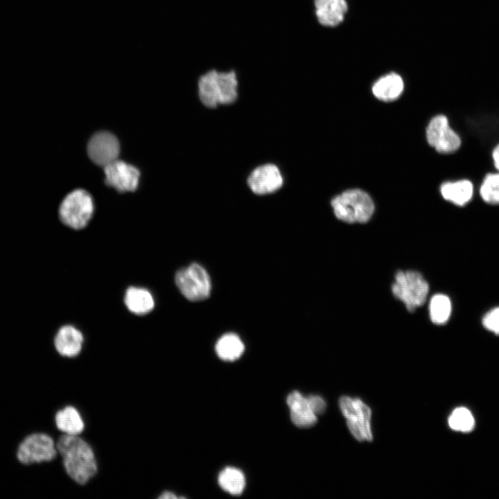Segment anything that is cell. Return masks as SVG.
Instances as JSON below:
<instances>
[{"label":"cell","instance_id":"1","mask_svg":"<svg viewBox=\"0 0 499 499\" xmlns=\"http://www.w3.org/2000/svg\"><path fill=\"white\" fill-rule=\"evenodd\" d=\"M58 455L67 475L80 485L87 484L98 471L94 452L78 435L62 434L55 441Z\"/></svg>","mask_w":499,"mask_h":499},{"label":"cell","instance_id":"16","mask_svg":"<svg viewBox=\"0 0 499 499\" xmlns=\"http://www.w3.org/2000/svg\"><path fill=\"white\" fill-rule=\"evenodd\" d=\"M124 303L131 313L137 315L148 314L155 307V300L150 292L144 288L135 286L126 290Z\"/></svg>","mask_w":499,"mask_h":499},{"label":"cell","instance_id":"29","mask_svg":"<svg viewBox=\"0 0 499 499\" xmlns=\"http://www.w3.org/2000/svg\"><path fill=\"white\" fill-rule=\"evenodd\" d=\"M179 497L176 496L174 493L168 491H166L164 492H162L158 497V499H174V498H178Z\"/></svg>","mask_w":499,"mask_h":499},{"label":"cell","instance_id":"6","mask_svg":"<svg viewBox=\"0 0 499 499\" xmlns=\"http://www.w3.org/2000/svg\"><path fill=\"white\" fill-rule=\"evenodd\" d=\"M91 196L83 189H76L62 200L59 217L62 223L75 229H82L88 224L94 213Z\"/></svg>","mask_w":499,"mask_h":499},{"label":"cell","instance_id":"7","mask_svg":"<svg viewBox=\"0 0 499 499\" xmlns=\"http://www.w3.org/2000/svg\"><path fill=\"white\" fill-rule=\"evenodd\" d=\"M339 406L352 435L359 441H372L369 407L360 399L347 396L340 397Z\"/></svg>","mask_w":499,"mask_h":499},{"label":"cell","instance_id":"15","mask_svg":"<svg viewBox=\"0 0 499 499\" xmlns=\"http://www.w3.org/2000/svg\"><path fill=\"white\" fill-rule=\"evenodd\" d=\"M56 429L62 434L79 435L85 428L84 421L78 410L72 405L58 410L53 417Z\"/></svg>","mask_w":499,"mask_h":499},{"label":"cell","instance_id":"19","mask_svg":"<svg viewBox=\"0 0 499 499\" xmlns=\"http://www.w3.org/2000/svg\"><path fill=\"white\" fill-rule=\"evenodd\" d=\"M244 350L243 342L236 334L232 333L223 335L216 344L218 356L226 361H234L238 359Z\"/></svg>","mask_w":499,"mask_h":499},{"label":"cell","instance_id":"5","mask_svg":"<svg viewBox=\"0 0 499 499\" xmlns=\"http://www.w3.org/2000/svg\"><path fill=\"white\" fill-rule=\"evenodd\" d=\"M428 291V282L417 271H398L392 285L393 295L405 304L409 312L425 304Z\"/></svg>","mask_w":499,"mask_h":499},{"label":"cell","instance_id":"3","mask_svg":"<svg viewBox=\"0 0 499 499\" xmlns=\"http://www.w3.org/2000/svg\"><path fill=\"white\" fill-rule=\"evenodd\" d=\"M331 206L336 218L348 223H365L374 211L371 197L360 189L347 190L335 197Z\"/></svg>","mask_w":499,"mask_h":499},{"label":"cell","instance_id":"23","mask_svg":"<svg viewBox=\"0 0 499 499\" xmlns=\"http://www.w3.org/2000/svg\"><path fill=\"white\" fill-rule=\"evenodd\" d=\"M474 423L471 412L464 407L455 409L448 418L450 428L456 431L469 432L473 428Z\"/></svg>","mask_w":499,"mask_h":499},{"label":"cell","instance_id":"21","mask_svg":"<svg viewBox=\"0 0 499 499\" xmlns=\"http://www.w3.org/2000/svg\"><path fill=\"white\" fill-rule=\"evenodd\" d=\"M451 313V302L445 295H435L429 303V315L430 320L437 325L447 322Z\"/></svg>","mask_w":499,"mask_h":499},{"label":"cell","instance_id":"8","mask_svg":"<svg viewBox=\"0 0 499 499\" xmlns=\"http://www.w3.org/2000/svg\"><path fill=\"white\" fill-rule=\"evenodd\" d=\"M175 281L181 293L188 300L201 301L210 295V277L206 270L199 264L192 263L177 271Z\"/></svg>","mask_w":499,"mask_h":499},{"label":"cell","instance_id":"20","mask_svg":"<svg viewBox=\"0 0 499 499\" xmlns=\"http://www.w3.org/2000/svg\"><path fill=\"white\" fill-rule=\"evenodd\" d=\"M218 483L221 488L232 495H240L245 486L244 474L238 469L226 467L218 475Z\"/></svg>","mask_w":499,"mask_h":499},{"label":"cell","instance_id":"2","mask_svg":"<svg viewBox=\"0 0 499 499\" xmlns=\"http://www.w3.org/2000/svg\"><path fill=\"white\" fill-rule=\"evenodd\" d=\"M198 94L202 104L209 108L234 103L238 96V80L234 71L211 70L200 78Z\"/></svg>","mask_w":499,"mask_h":499},{"label":"cell","instance_id":"17","mask_svg":"<svg viewBox=\"0 0 499 499\" xmlns=\"http://www.w3.org/2000/svg\"><path fill=\"white\" fill-rule=\"evenodd\" d=\"M440 192L445 200L456 205L463 206L471 200L473 185L468 180L448 182L441 184Z\"/></svg>","mask_w":499,"mask_h":499},{"label":"cell","instance_id":"13","mask_svg":"<svg viewBox=\"0 0 499 499\" xmlns=\"http://www.w3.org/2000/svg\"><path fill=\"white\" fill-rule=\"evenodd\" d=\"M83 341V335L78 329L71 325H64L56 332L53 346L60 356L73 358L81 351Z\"/></svg>","mask_w":499,"mask_h":499},{"label":"cell","instance_id":"18","mask_svg":"<svg viewBox=\"0 0 499 499\" xmlns=\"http://www.w3.org/2000/svg\"><path fill=\"white\" fill-rule=\"evenodd\" d=\"M403 82L401 76L391 73L379 78L373 85L374 95L383 101L397 99L403 90Z\"/></svg>","mask_w":499,"mask_h":499},{"label":"cell","instance_id":"22","mask_svg":"<svg viewBox=\"0 0 499 499\" xmlns=\"http://www.w3.org/2000/svg\"><path fill=\"white\" fill-rule=\"evenodd\" d=\"M482 199L490 204H499V173H489L480 187Z\"/></svg>","mask_w":499,"mask_h":499},{"label":"cell","instance_id":"9","mask_svg":"<svg viewBox=\"0 0 499 499\" xmlns=\"http://www.w3.org/2000/svg\"><path fill=\"white\" fill-rule=\"evenodd\" d=\"M426 137L428 143L440 153H452L459 149L461 139L450 128L448 119L444 115H437L430 121Z\"/></svg>","mask_w":499,"mask_h":499},{"label":"cell","instance_id":"26","mask_svg":"<svg viewBox=\"0 0 499 499\" xmlns=\"http://www.w3.org/2000/svg\"><path fill=\"white\" fill-rule=\"evenodd\" d=\"M482 324L489 331L499 335V307L489 311L483 317Z\"/></svg>","mask_w":499,"mask_h":499},{"label":"cell","instance_id":"4","mask_svg":"<svg viewBox=\"0 0 499 499\" xmlns=\"http://www.w3.org/2000/svg\"><path fill=\"white\" fill-rule=\"evenodd\" d=\"M15 455L19 464L32 466L50 463L58 453L54 438L49 433L36 431L26 435L19 442Z\"/></svg>","mask_w":499,"mask_h":499},{"label":"cell","instance_id":"27","mask_svg":"<svg viewBox=\"0 0 499 499\" xmlns=\"http://www.w3.org/2000/svg\"><path fill=\"white\" fill-rule=\"evenodd\" d=\"M308 402L311 410L317 416L323 414L326 408L325 401L318 395H309L307 396Z\"/></svg>","mask_w":499,"mask_h":499},{"label":"cell","instance_id":"25","mask_svg":"<svg viewBox=\"0 0 499 499\" xmlns=\"http://www.w3.org/2000/svg\"><path fill=\"white\" fill-rule=\"evenodd\" d=\"M286 402L290 408V412L311 410L307 397L303 396L297 391H294L289 394Z\"/></svg>","mask_w":499,"mask_h":499},{"label":"cell","instance_id":"10","mask_svg":"<svg viewBox=\"0 0 499 499\" xmlns=\"http://www.w3.org/2000/svg\"><path fill=\"white\" fill-rule=\"evenodd\" d=\"M119 152L120 145L117 138L107 131L94 134L87 145V152L91 160L103 167L116 160Z\"/></svg>","mask_w":499,"mask_h":499},{"label":"cell","instance_id":"12","mask_svg":"<svg viewBox=\"0 0 499 499\" xmlns=\"http://www.w3.org/2000/svg\"><path fill=\"white\" fill-rule=\"evenodd\" d=\"M283 183L279 168L272 164L258 166L247 178V184L257 195L270 194L279 189Z\"/></svg>","mask_w":499,"mask_h":499},{"label":"cell","instance_id":"14","mask_svg":"<svg viewBox=\"0 0 499 499\" xmlns=\"http://www.w3.org/2000/svg\"><path fill=\"white\" fill-rule=\"evenodd\" d=\"M318 21L325 26H335L341 23L347 10L345 0H315Z\"/></svg>","mask_w":499,"mask_h":499},{"label":"cell","instance_id":"24","mask_svg":"<svg viewBox=\"0 0 499 499\" xmlns=\"http://www.w3.org/2000/svg\"><path fill=\"white\" fill-rule=\"evenodd\" d=\"M292 422L299 428H310L317 422V415L312 410L290 412Z\"/></svg>","mask_w":499,"mask_h":499},{"label":"cell","instance_id":"28","mask_svg":"<svg viewBox=\"0 0 499 499\" xmlns=\"http://www.w3.org/2000/svg\"><path fill=\"white\" fill-rule=\"evenodd\" d=\"M492 157L493 160L494 166L496 170L499 172V144H498L493 150Z\"/></svg>","mask_w":499,"mask_h":499},{"label":"cell","instance_id":"11","mask_svg":"<svg viewBox=\"0 0 499 499\" xmlns=\"http://www.w3.org/2000/svg\"><path fill=\"white\" fill-rule=\"evenodd\" d=\"M104 172L105 183L119 192L134 191L138 186L139 170L123 161L116 159L106 165Z\"/></svg>","mask_w":499,"mask_h":499}]
</instances>
